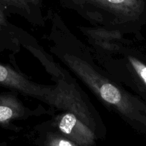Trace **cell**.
<instances>
[{"instance_id":"6","label":"cell","mask_w":146,"mask_h":146,"mask_svg":"<svg viewBox=\"0 0 146 146\" xmlns=\"http://www.w3.org/2000/svg\"><path fill=\"white\" fill-rule=\"evenodd\" d=\"M26 1H27V0H0V2L3 3V4L17 6V7L23 8V7H27Z\"/></svg>"},{"instance_id":"5","label":"cell","mask_w":146,"mask_h":146,"mask_svg":"<svg viewBox=\"0 0 146 146\" xmlns=\"http://www.w3.org/2000/svg\"><path fill=\"white\" fill-rule=\"evenodd\" d=\"M129 64L133 71L137 88L146 100V59L135 56L128 57Z\"/></svg>"},{"instance_id":"2","label":"cell","mask_w":146,"mask_h":146,"mask_svg":"<svg viewBox=\"0 0 146 146\" xmlns=\"http://www.w3.org/2000/svg\"><path fill=\"white\" fill-rule=\"evenodd\" d=\"M0 85L10 87L41 100L45 99L49 93L47 88L34 85L21 74L1 64H0Z\"/></svg>"},{"instance_id":"9","label":"cell","mask_w":146,"mask_h":146,"mask_svg":"<svg viewBox=\"0 0 146 146\" xmlns=\"http://www.w3.org/2000/svg\"><path fill=\"white\" fill-rule=\"evenodd\" d=\"M27 1H31V2H36V1H37V0H27Z\"/></svg>"},{"instance_id":"7","label":"cell","mask_w":146,"mask_h":146,"mask_svg":"<svg viewBox=\"0 0 146 146\" xmlns=\"http://www.w3.org/2000/svg\"><path fill=\"white\" fill-rule=\"evenodd\" d=\"M59 146H72L69 143L68 141H60L59 143Z\"/></svg>"},{"instance_id":"1","label":"cell","mask_w":146,"mask_h":146,"mask_svg":"<svg viewBox=\"0 0 146 146\" xmlns=\"http://www.w3.org/2000/svg\"><path fill=\"white\" fill-rule=\"evenodd\" d=\"M70 66L80 74L103 100L115 106L122 111L125 115L133 119L146 131V104L132 96H125L115 86L97 76L80 60L72 58L67 59Z\"/></svg>"},{"instance_id":"8","label":"cell","mask_w":146,"mask_h":146,"mask_svg":"<svg viewBox=\"0 0 146 146\" xmlns=\"http://www.w3.org/2000/svg\"><path fill=\"white\" fill-rule=\"evenodd\" d=\"M0 24H4V17H3L2 14L0 12Z\"/></svg>"},{"instance_id":"3","label":"cell","mask_w":146,"mask_h":146,"mask_svg":"<svg viewBox=\"0 0 146 146\" xmlns=\"http://www.w3.org/2000/svg\"><path fill=\"white\" fill-rule=\"evenodd\" d=\"M122 14L130 20L140 23L146 18L145 0H84Z\"/></svg>"},{"instance_id":"4","label":"cell","mask_w":146,"mask_h":146,"mask_svg":"<svg viewBox=\"0 0 146 146\" xmlns=\"http://www.w3.org/2000/svg\"><path fill=\"white\" fill-rule=\"evenodd\" d=\"M24 113L22 105L15 97L9 94H0V124L21 116Z\"/></svg>"}]
</instances>
